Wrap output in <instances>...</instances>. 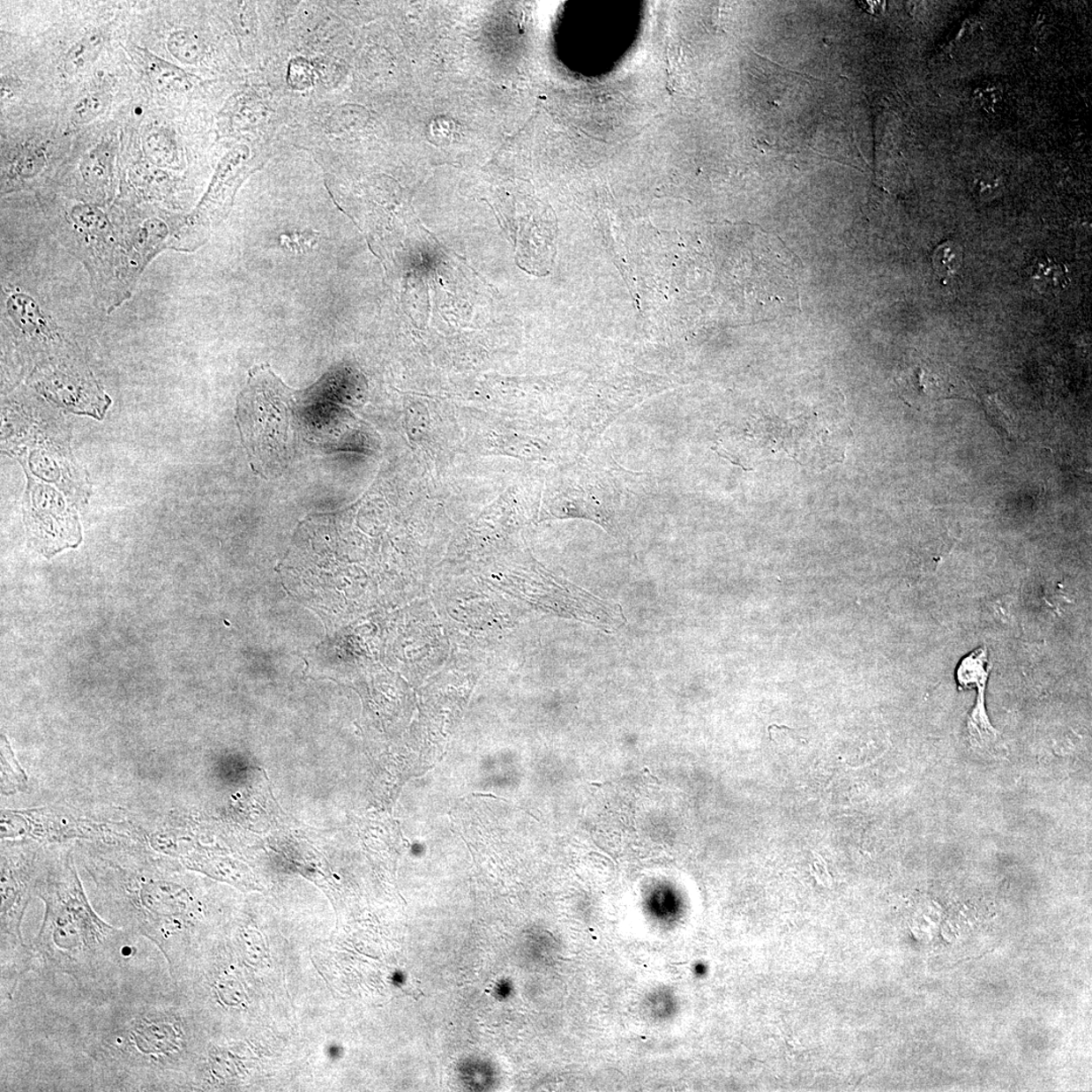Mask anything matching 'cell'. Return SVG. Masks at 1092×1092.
<instances>
[{
	"label": "cell",
	"mask_w": 1092,
	"mask_h": 1092,
	"mask_svg": "<svg viewBox=\"0 0 1092 1092\" xmlns=\"http://www.w3.org/2000/svg\"><path fill=\"white\" fill-rule=\"evenodd\" d=\"M176 144L169 134L156 131L144 142V152L152 163L165 166L176 159Z\"/></svg>",
	"instance_id": "cell-13"
},
{
	"label": "cell",
	"mask_w": 1092,
	"mask_h": 1092,
	"mask_svg": "<svg viewBox=\"0 0 1092 1092\" xmlns=\"http://www.w3.org/2000/svg\"><path fill=\"white\" fill-rule=\"evenodd\" d=\"M103 34L99 30L87 32L69 49L64 59L65 71L69 74L79 72L91 64L101 50Z\"/></svg>",
	"instance_id": "cell-10"
},
{
	"label": "cell",
	"mask_w": 1092,
	"mask_h": 1092,
	"mask_svg": "<svg viewBox=\"0 0 1092 1092\" xmlns=\"http://www.w3.org/2000/svg\"><path fill=\"white\" fill-rule=\"evenodd\" d=\"M43 864L29 853H3L2 911H0V997L12 1000L26 974L33 970L30 945L25 942L22 923Z\"/></svg>",
	"instance_id": "cell-3"
},
{
	"label": "cell",
	"mask_w": 1092,
	"mask_h": 1092,
	"mask_svg": "<svg viewBox=\"0 0 1092 1092\" xmlns=\"http://www.w3.org/2000/svg\"><path fill=\"white\" fill-rule=\"evenodd\" d=\"M257 170L251 161V150L240 145L227 153L217 166L209 189L186 224L207 226L222 220L230 212L234 197L242 183Z\"/></svg>",
	"instance_id": "cell-5"
},
{
	"label": "cell",
	"mask_w": 1092,
	"mask_h": 1092,
	"mask_svg": "<svg viewBox=\"0 0 1092 1092\" xmlns=\"http://www.w3.org/2000/svg\"><path fill=\"white\" fill-rule=\"evenodd\" d=\"M976 101L985 110L999 107L1001 102V93L998 88H980L976 93Z\"/></svg>",
	"instance_id": "cell-18"
},
{
	"label": "cell",
	"mask_w": 1092,
	"mask_h": 1092,
	"mask_svg": "<svg viewBox=\"0 0 1092 1092\" xmlns=\"http://www.w3.org/2000/svg\"><path fill=\"white\" fill-rule=\"evenodd\" d=\"M645 771L648 774V775H649V776H651V777H652L654 781H656V782H658L659 784H662V781H661V780H659L658 778H656V777L653 776V774H652L651 772H649V770H648V769H647V768H646V769H645Z\"/></svg>",
	"instance_id": "cell-20"
},
{
	"label": "cell",
	"mask_w": 1092,
	"mask_h": 1092,
	"mask_svg": "<svg viewBox=\"0 0 1092 1092\" xmlns=\"http://www.w3.org/2000/svg\"><path fill=\"white\" fill-rule=\"evenodd\" d=\"M991 665L987 659V652L980 647L961 662L957 669V682L961 689L976 686L977 698L976 705L967 722V729L973 745L984 748L994 741L999 732L993 728L985 707V690Z\"/></svg>",
	"instance_id": "cell-8"
},
{
	"label": "cell",
	"mask_w": 1092,
	"mask_h": 1092,
	"mask_svg": "<svg viewBox=\"0 0 1092 1092\" xmlns=\"http://www.w3.org/2000/svg\"><path fill=\"white\" fill-rule=\"evenodd\" d=\"M75 1011L68 1043L86 1091H165L183 1066L190 1036L183 1013L159 985L126 978L93 992Z\"/></svg>",
	"instance_id": "cell-1"
},
{
	"label": "cell",
	"mask_w": 1092,
	"mask_h": 1092,
	"mask_svg": "<svg viewBox=\"0 0 1092 1092\" xmlns=\"http://www.w3.org/2000/svg\"><path fill=\"white\" fill-rule=\"evenodd\" d=\"M290 391L262 366L251 372L238 402L239 430L258 471L281 467L287 461Z\"/></svg>",
	"instance_id": "cell-4"
},
{
	"label": "cell",
	"mask_w": 1092,
	"mask_h": 1092,
	"mask_svg": "<svg viewBox=\"0 0 1092 1092\" xmlns=\"http://www.w3.org/2000/svg\"><path fill=\"white\" fill-rule=\"evenodd\" d=\"M168 49L177 60L185 64H195L202 58L204 46L196 34L190 31H176L168 41Z\"/></svg>",
	"instance_id": "cell-12"
},
{
	"label": "cell",
	"mask_w": 1092,
	"mask_h": 1092,
	"mask_svg": "<svg viewBox=\"0 0 1092 1092\" xmlns=\"http://www.w3.org/2000/svg\"><path fill=\"white\" fill-rule=\"evenodd\" d=\"M136 49L145 71L158 87L176 92H186L191 87L189 76L181 68L156 56L147 49L139 47H136Z\"/></svg>",
	"instance_id": "cell-9"
},
{
	"label": "cell",
	"mask_w": 1092,
	"mask_h": 1092,
	"mask_svg": "<svg viewBox=\"0 0 1092 1092\" xmlns=\"http://www.w3.org/2000/svg\"><path fill=\"white\" fill-rule=\"evenodd\" d=\"M472 795H473V797H490V798H495V799H497V800L506 801V803H507V800H506V799H504V798H502V797H495V795H494V794H490V793H488V794H485V793H473Z\"/></svg>",
	"instance_id": "cell-19"
},
{
	"label": "cell",
	"mask_w": 1092,
	"mask_h": 1092,
	"mask_svg": "<svg viewBox=\"0 0 1092 1092\" xmlns=\"http://www.w3.org/2000/svg\"><path fill=\"white\" fill-rule=\"evenodd\" d=\"M33 384L55 402L66 406L92 407L107 400L92 373L71 363H43L34 372Z\"/></svg>",
	"instance_id": "cell-7"
},
{
	"label": "cell",
	"mask_w": 1092,
	"mask_h": 1092,
	"mask_svg": "<svg viewBox=\"0 0 1092 1092\" xmlns=\"http://www.w3.org/2000/svg\"><path fill=\"white\" fill-rule=\"evenodd\" d=\"M608 784H610V782H605V783H603V784H600V783H591V785H593V786H598V787H600V788H601V787H602L603 785H608Z\"/></svg>",
	"instance_id": "cell-21"
},
{
	"label": "cell",
	"mask_w": 1092,
	"mask_h": 1092,
	"mask_svg": "<svg viewBox=\"0 0 1092 1092\" xmlns=\"http://www.w3.org/2000/svg\"><path fill=\"white\" fill-rule=\"evenodd\" d=\"M34 895L45 903L39 934L29 944L39 976L64 974L79 991L93 992L126 978L134 935L93 910L71 856L43 864Z\"/></svg>",
	"instance_id": "cell-2"
},
{
	"label": "cell",
	"mask_w": 1092,
	"mask_h": 1092,
	"mask_svg": "<svg viewBox=\"0 0 1092 1092\" xmlns=\"http://www.w3.org/2000/svg\"><path fill=\"white\" fill-rule=\"evenodd\" d=\"M105 150L96 149L80 163V175L86 184L95 190L105 189L110 183V164Z\"/></svg>",
	"instance_id": "cell-11"
},
{
	"label": "cell",
	"mask_w": 1092,
	"mask_h": 1092,
	"mask_svg": "<svg viewBox=\"0 0 1092 1092\" xmlns=\"http://www.w3.org/2000/svg\"><path fill=\"white\" fill-rule=\"evenodd\" d=\"M932 261L938 272L950 274L958 271L962 262V253L958 247L946 243L938 247Z\"/></svg>",
	"instance_id": "cell-17"
},
{
	"label": "cell",
	"mask_w": 1092,
	"mask_h": 1092,
	"mask_svg": "<svg viewBox=\"0 0 1092 1092\" xmlns=\"http://www.w3.org/2000/svg\"><path fill=\"white\" fill-rule=\"evenodd\" d=\"M45 165V155L43 152L37 150L26 153L17 162L13 170H11V177L17 178L19 181H30L36 176Z\"/></svg>",
	"instance_id": "cell-16"
},
{
	"label": "cell",
	"mask_w": 1092,
	"mask_h": 1092,
	"mask_svg": "<svg viewBox=\"0 0 1092 1092\" xmlns=\"http://www.w3.org/2000/svg\"><path fill=\"white\" fill-rule=\"evenodd\" d=\"M1035 281L1039 283L1042 289L1054 290L1058 292L1066 287L1068 280L1066 273L1062 266L1057 264H1042L1039 266L1038 272L1033 276Z\"/></svg>",
	"instance_id": "cell-15"
},
{
	"label": "cell",
	"mask_w": 1092,
	"mask_h": 1092,
	"mask_svg": "<svg viewBox=\"0 0 1092 1092\" xmlns=\"http://www.w3.org/2000/svg\"><path fill=\"white\" fill-rule=\"evenodd\" d=\"M108 105V96L102 93H89L76 103L71 113V121L75 124L91 123L105 112Z\"/></svg>",
	"instance_id": "cell-14"
},
{
	"label": "cell",
	"mask_w": 1092,
	"mask_h": 1092,
	"mask_svg": "<svg viewBox=\"0 0 1092 1092\" xmlns=\"http://www.w3.org/2000/svg\"><path fill=\"white\" fill-rule=\"evenodd\" d=\"M5 310L11 334L19 343L26 345L30 350L45 354L61 352L65 348V340L57 324L30 295L10 294L5 301Z\"/></svg>",
	"instance_id": "cell-6"
}]
</instances>
